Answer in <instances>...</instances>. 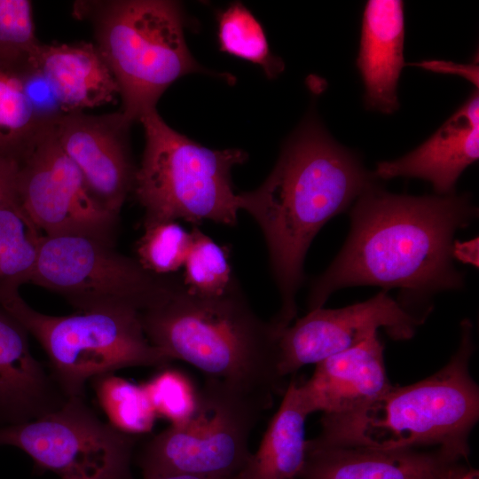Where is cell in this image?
Instances as JSON below:
<instances>
[{
    "mask_svg": "<svg viewBox=\"0 0 479 479\" xmlns=\"http://www.w3.org/2000/svg\"><path fill=\"white\" fill-rule=\"evenodd\" d=\"M477 213L467 194L399 195L373 184L350 208V231L341 252L312 282L309 311L349 287L398 288L397 302L411 313L412 305L436 293L461 288L454 234Z\"/></svg>",
    "mask_w": 479,
    "mask_h": 479,
    "instance_id": "obj_1",
    "label": "cell"
},
{
    "mask_svg": "<svg viewBox=\"0 0 479 479\" xmlns=\"http://www.w3.org/2000/svg\"><path fill=\"white\" fill-rule=\"evenodd\" d=\"M357 156L333 140L314 119L282 148L272 171L256 189L238 194L264 236L280 308L271 323L279 330L297 315L295 296L303 262L320 229L375 184Z\"/></svg>",
    "mask_w": 479,
    "mask_h": 479,
    "instance_id": "obj_2",
    "label": "cell"
},
{
    "mask_svg": "<svg viewBox=\"0 0 479 479\" xmlns=\"http://www.w3.org/2000/svg\"><path fill=\"white\" fill-rule=\"evenodd\" d=\"M140 320L153 346L206 378L271 395L286 390L278 371L279 331L253 310L235 278L216 297L194 294L183 283Z\"/></svg>",
    "mask_w": 479,
    "mask_h": 479,
    "instance_id": "obj_3",
    "label": "cell"
},
{
    "mask_svg": "<svg viewBox=\"0 0 479 479\" xmlns=\"http://www.w3.org/2000/svg\"><path fill=\"white\" fill-rule=\"evenodd\" d=\"M458 350L429 377L392 387L377 398L339 414H323L315 443L379 450L437 446L469 454L468 435L479 416V389L469 373L475 349L472 324H461Z\"/></svg>",
    "mask_w": 479,
    "mask_h": 479,
    "instance_id": "obj_4",
    "label": "cell"
},
{
    "mask_svg": "<svg viewBox=\"0 0 479 479\" xmlns=\"http://www.w3.org/2000/svg\"><path fill=\"white\" fill-rule=\"evenodd\" d=\"M75 18L90 22L98 49L131 123L156 109L163 92L180 77L210 73L185 42L181 4L169 0L76 1Z\"/></svg>",
    "mask_w": 479,
    "mask_h": 479,
    "instance_id": "obj_5",
    "label": "cell"
},
{
    "mask_svg": "<svg viewBox=\"0 0 479 479\" xmlns=\"http://www.w3.org/2000/svg\"><path fill=\"white\" fill-rule=\"evenodd\" d=\"M139 122L145 148L132 192L145 210L144 226L177 219L236 225L240 208L231 171L247 153L205 147L169 127L156 109Z\"/></svg>",
    "mask_w": 479,
    "mask_h": 479,
    "instance_id": "obj_6",
    "label": "cell"
},
{
    "mask_svg": "<svg viewBox=\"0 0 479 479\" xmlns=\"http://www.w3.org/2000/svg\"><path fill=\"white\" fill-rule=\"evenodd\" d=\"M273 395L206 378L195 411L143 446V478L173 474L236 477L252 452L249 436Z\"/></svg>",
    "mask_w": 479,
    "mask_h": 479,
    "instance_id": "obj_7",
    "label": "cell"
},
{
    "mask_svg": "<svg viewBox=\"0 0 479 479\" xmlns=\"http://www.w3.org/2000/svg\"><path fill=\"white\" fill-rule=\"evenodd\" d=\"M0 305L41 344L50 373L67 398L84 397L86 382L96 376L172 361L150 343L137 311L51 316L31 308L20 293Z\"/></svg>",
    "mask_w": 479,
    "mask_h": 479,
    "instance_id": "obj_8",
    "label": "cell"
},
{
    "mask_svg": "<svg viewBox=\"0 0 479 479\" xmlns=\"http://www.w3.org/2000/svg\"><path fill=\"white\" fill-rule=\"evenodd\" d=\"M29 284L54 292L80 311L143 312L183 280L156 275L114 246L92 238L43 236Z\"/></svg>",
    "mask_w": 479,
    "mask_h": 479,
    "instance_id": "obj_9",
    "label": "cell"
},
{
    "mask_svg": "<svg viewBox=\"0 0 479 479\" xmlns=\"http://www.w3.org/2000/svg\"><path fill=\"white\" fill-rule=\"evenodd\" d=\"M135 444L134 436L102 421L84 397H70L31 421L0 427V445L21 449L60 479H133Z\"/></svg>",
    "mask_w": 479,
    "mask_h": 479,
    "instance_id": "obj_10",
    "label": "cell"
},
{
    "mask_svg": "<svg viewBox=\"0 0 479 479\" xmlns=\"http://www.w3.org/2000/svg\"><path fill=\"white\" fill-rule=\"evenodd\" d=\"M53 119L46 122L20 164V205L43 236H84L113 245L118 216L90 192L82 173L60 147Z\"/></svg>",
    "mask_w": 479,
    "mask_h": 479,
    "instance_id": "obj_11",
    "label": "cell"
},
{
    "mask_svg": "<svg viewBox=\"0 0 479 479\" xmlns=\"http://www.w3.org/2000/svg\"><path fill=\"white\" fill-rule=\"evenodd\" d=\"M424 320L405 310L386 290L343 308L310 310L279 332V374L284 379L303 365L355 347L379 328L395 340L411 339Z\"/></svg>",
    "mask_w": 479,
    "mask_h": 479,
    "instance_id": "obj_12",
    "label": "cell"
},
{
    "mask_svg": "<svg viewBox=\"0 0 479 479\" xmlns=\"http://www.w3.org/2000/svg\"><path fill=\"white\" fill-rule=\"evenodd\" d=\"M131 124L121 111L100 115L64 113L52 120L60 147L90 192L117 216L132 192L137 169L130 145Z\"/></svg>",
    "mask_w": 479,
    "mask_h": 479,
    "instance_id": "obj_13",
    "label": "cell"
},
{
    "mask_svg": "<svg viewBox=\"0 0 479 479\" xmlns=\"http://www.w3.org/2000/svg\"><path fill=\"white\" fill-rule=\"evenodd\" d=\"M463 459L438 447L379 450L325 445L307 441L302 479H444Z\"/></svg>",
    "mask_w": 479,
    "mask_h": 479,
    "instance_id": "obj_14",
    "label": "cell"
},
{
    "mask_svg": "<svg viewBox=\"0 0 479 479\" xmlns=\"http://www.w3.org/2000/svg\"><path fill=\"white\" fill-rule=\"evenodd\" d=\"M479 157V96L475 91L427 141L404 156L377 164L376 177H417L437 195L454 192L466 168Z\"/></svg>",
    "mask_w": 479,
    "mask_h": 479,
    "instance_id": "obj_15",
    "label": "cell"
},
{
    "mask_svg": "<svg viewBox=\"0 0 479 479\" xmlns=\"http://www.w3.org/2000/svg\"><path fill=\"white\" fill-rule=\"evenodd\" d=\"M299 386L310 412L324 414L354 410L387 392L393 386L378 333L317 363L312 376Z\"/></svg>",
    "mask_w": 479,
    "mask_h": 479,
    "instance_id": "obj_16",
    "label": "cell"
},
{
    "mask_svg": "<svg viewBox=\"0 0 479 479\" xmlns=\"http://www.w3.org/2000/svg\"><path fill=\"white\" fill-rule=\"evenodd\" d=\"M67 399L32 355L27 331L0 305V422L31 421L59 409Z\"/></svg>",
    "mask_w": 479,
    "mask_h": 479,
    "instance_id": "obj_17",
    "label": "cell"
},
{
    "mask_svg": "<svg viewBox=\"0 0 479 479\" xmlns=\"http://www.w3.org/2000/svg\"><path fill=\"white\" fill-rule=\"evenodd\" d=\"M404 3H366L357 66L363 79L368 108L390 114L398 108L397 83L404 66Z\"/></svg>",
    "mask_w": 479,
    "mask_h": 479,
    "instance_id": "obj_18",
    "label": "cell"
},
{
    "mask_svg": "<svg viewBox=\"0 0 479 479\" xmlns=\"http://www.w3.org/2000/svg\"><path fill=\"white\" fill-rule=\"evenodd\" d=\"M36 67L63 114L104 106L119 95L117 83L95 43H43Z\"/></svg>",
    "mask_w": 479,
    "mask_h": 479,
    "instance_id": "obj_19",
    "label": "cell"
},
{
    "mask_svg": "<svg viewBox=\"0 0 479 479\" xmlns=\"http://www.w3.org/2000/svg\"><path fill=\"white\" fill-rule=\"evenodd\" d=\"M310 411L298 381L286 388L258 450L252 453L237 479H295L306 460L305 421Z\"/></svg>",
    "mask_w": 479,
    "mask_h": 479,
    "instance_id": "obj_20",
    "label": "cell"
},
{
    "mask_svg": "<svg viewBox=\"0 0 479 479\" xmlns=\"http://www.w3.org/2000/svg\"><path fill=\"white\" fill-rule=\"evenodd\" d=\"M35 67V61L0 60V153L19 166L49 121L36 114L25 90V75Z\"/></svg>",
    "mask_w": 479,
    "mask_h": 479,
    "instance_id": "obj_21",
    "label": "cell"
},
{
    "mask_svg": "<svg viewBox=\"0 0 479 479\" xmlns=\"http://www.w3.org/2000/svg\"><path fill=\"white\" fill-rule=\"evenodd\" d=\"M43 236L20 205L0 208V304L29 283Z\"/></svg>",
    "mask_w": 479,
    "mask_h": 479,
    "instance_id": "obj_22",
    "label": "cell"
},
{
    "mask_svg": "<svg viewBox=\"0 0 479 479\" xmlns=\"http://www.w3.org/2000/svg\"><path fill=\"white\" fill-rule=\"evenodd\" d=\"M217 41L221 51L259 66L269 79L285 68L283 60L271 52L262 25L241 3L218 13Z\"/></svg>",
    "mask_w": 479,
    "mask_h": 479,
    "instance_id": "obj_23",
    "label": "cell"
},
{
    "mask_svg": "<svg viewBox=\"0 0 479 479\" xmlns=\"http://www.w3.org/2000/svg\"><path fill=\"white\" fill-rule=\"evenodd\" d=\"M92 386L109 423L129 435L152 431L157 415L142 384L108 373L94 377Z\"/></svg>",
    "mask_w": 479,
    "mask_h": 479,
    "instance_id": "obj_24",
    "label": "cell"
},
{
    "mask_svg": "<svg viewBox=\"0 0 479 479\" xmlns=\"http://www.w3.org/2000/svg\"><path fill=\"white\" fill-rule=\"evenodd\" d=\"M191 232L192 242L184 263L183 283L194 294L219 296L234 279L228 251L196 226Z\"/></svg>",
    "mask_w": 479,
    "mask_h": 479,
    "instance_id": "obj_25",
    "label": "cell"
},
{
    "mask_svg": "<svg viewBox=\"0 0 479 479\" xmlns=\"http://www.w3.org/2000/svg\"><path fill=\"white\" fill-rule=\"evenodd\" d=\"M137 245V261L148 271L166 276L184 266L192 242V232L176 221L144 226Z\"/></svg>",
    "mask_w": 479,
    "mask_h": 479,
    "instance_id": "obj_26",
    "label": "cell"
},
{
    "mask_svg": "<svg viewBox=\"0 0 479 479\" xmlns=\"http://www.w3.org/2000/svg\"><path fill=\"white\" fill-rule=\"evenodd\" d=\"M42 44L35 35L32 3L0 0V60L34 61Z\"/></svg>",
    "mask_w": 479,
    "mask_h": 479,
    "instance_id": "obj_27",
    "label": "cell"
},
{
    "mask_svg": "<svg viewBox=\"0 0 479 479\" xmlns=\"http://www.w3.org/2000/svg\"><path fill=\"white\" fill-rule=\"evenodd\" d=\"M142 386L157 417L169 420L171 425L185 422L195 411L199 390L178 370L163 369Z\"/></svg>",
    "mask_w": 479,
    "mask_h": 479,
    "instance_id": "obj_28",
    "label": "cell"
},
{
    "mask_svg": "<svg viewBox=\"0 0 479 479\" xmlns=\"http://www.w3.org/2000/svg\"><path fill=\"white\" fill-rule=\"evenodd\" d=\"M20 166L0 153V208L20 205L18 175Z\"/></svg>",
    "mask_w": 479,
    "mask_h": 479,
    "instance_id": "obj_29",
    "label": "cell"
},
{
    "mask_svg": "<svg viewBox=\"0 0 479 479\" xmlns=\"http://www.w3.org/2000/svg\"><path fill=\"white\" fill-rule=\"evenodd\" d=\"M418 66H420L424 68L434 70L437 72H448V73H454L459 74L460 75L465 76L468 80H470L472 82L476 84V87L478 86V67L477 65H455L453 63H447L444 61H438V60H430V61H423Z\"/></svg>",
    "mask_w": 479,
    "mask_h": 479,
    "instance_id": "obj_30",
    "label": "cell"
},
{
    "mask_svg": "<svg viewBox=\"0 0 479 479\" xmlns=\"http://www.w3.org/2000/svg\"><path fill=\"white\" fill-rule=\"evenodd\" d=\"M453 258L475 264V260H477V240L462 244L455 241L453 245Z\"/></svg>",
    "mask_w": 479,
    "mask_h": 479,
    "instance_id": "obj_31",
    "label": "cell"
},
{
    "mask_svg": "<svg viewBox=\"0 0 479 479\" xmlns=\"http://www.w3.org/2000/svg\"><path fill=\"white\" fill-rule=\"evenodd\" d=\"M444 479H479V475L474 468L458 465Z\"/></svg>",
    "mask_w": 479,
    "mask_h": 479,
    "instance_id": "obj_32",
    "label": "cell"
},
{
    "mask_svg": "<svg viewBox=\"0 0 479 479\" xmlns=\"http://www.w3.org/2000/svg\"><path fill=\"white\" fill-rule=\"evenodd\" d=\"M143 479H237L236 477L203 476L188 474H173Z\"/></svg>",
    "mask_w": 479,
    "mask_h": 479,
    "instance_id": "obj_33",
    "label": "cell"
}]
</instances>
